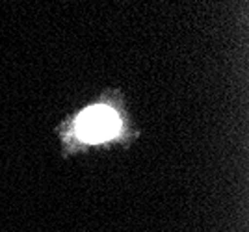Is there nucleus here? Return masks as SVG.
<instances>
[{
    "label": "nucleus",
    "mask_w": 249,
    "mask_h": 232,
    "mask_svg": "<svg viewBox=\"0 0 249 232\" xmlns=\"http://www.w3.org/2000/svg\"><path fill=\"white\" fill-rule=\"evenodd\" d=\"M119 116L108 106H93L84 110L74 123V134L84 143H101L119 134Z\"/></svg>",
    "instance_id": "f257e3e1"
}]
</instances>
